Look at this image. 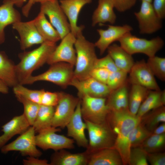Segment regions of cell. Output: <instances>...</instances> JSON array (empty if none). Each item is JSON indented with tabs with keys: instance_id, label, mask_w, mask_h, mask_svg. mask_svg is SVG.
I'll return each mask as SVG.
<instances>
[{
	"instance_id": "cell-1",
	"label": "cell",
	"mask_w": 165,
	"mask_h": 165,
	"mask_svg": "<svg viewBox=\"0 0 165 165\" xmlns=\"http://www.w3.org/2000/svg\"><path fill=\"white\" fill-rule=\"evenodd\" d=\"M107 120L116 135L114 147L121 156L123 165L128 164L131 148L130 134L141 122V118L131 113L128 108L110 111Z\"/></svg>"
},
{
	"instance_id": "cell-2",
	"label": "cell",
	"mask_w": 165,
	"mask_h": 165,
	"mask_svg": "<svg viewBox=\"0 0 165 165\" xmlns=\"http://www.w3.org/2000/svg\"><path fill=\"white\" fill-rule=\"evenodd\" d=\"M57 46L56 43L46 41L32 50L20 53V61L15 65L19 84L24 85L33 72L46 63Z\"/></svg>"
},
{
	"instance_id": "cell-3",
	"label": "cell",
	"mask_w": 165,
	"mask_h": 165,
	"mask_svg": "<svg viewBox=\"0 0 165 165\" xmlns=\"http://www.w3.org/2000/svg\"><path fill=\"white\" fill-rule=\"evenodd\" d=\"M82 31L77 34L74 46L76 59L74 65V78L79 80L90 77L97 59L94 44L87 40L83 35Z\"/></svg>"
},
{
	"instance_id": "cell-4",
	"label": "cell",
	"mask_w": 165,
	"mask_h": 165,
	"mask_svg": "<svg viewBox=\"0 0 165 165\" xmlns=\"http://www.w3.org/2000/svg\"><path fill=\"white\" fill-rule=\"evenodd\" d=\"M84 121L89 138L87 152L90 153L101 149L114 147L116 135L107 120L99 124Z\"/></svg>"
},
{
	"instance_id": "cell-5",
	"label": "cell",
	"mask_w": 165,
	"mask_h": 165,
	"mask_svg": "<svg viewBox=\"0 0 165 165\" xmlns=\"http://www.w3.org/2000/svg\"><path fill=\"white\" fill-rule=\"evenodd\" d=\"M118 41L120 46L130 55L141 53L148 57L155 56L164 43L163 39L159 36L148 40L137 37L131 32L125 34Z\"/></svg>"
},
{
	"instance_id": "cell-6",
	"label": "cell",
	"mask_w": 165,
	"mask_h": 165,
	"mask_svg": "<svg viewBox=\"0 0 165 165\" xmlns=\"http://www.w3.org/2000/svg\"><path fill=\"white\" fill-rule=\"evenodd\" d=\"M45 72L35 76H31L25 84H31L39 81L49 82L63 88L70 85L74 78V66L64 62H59L50 65Z\"/></svg>"
},
{
	"instance_id": "cell-7",
	"label": "cell",
	"mask_w": 165,
	"mask_h": 165,
	"mask_svg": "<svg viewBox=\"0 0 165 165\" xmlns=\"http://www.w3.org/2000/svg\"><path fill=\"white\" fill-rule=\"evenodd\" d=\"M80 99L81 113L84 120L98 124L107 121L110 110L106 104V98L85 95Z\"/></svg>"
},
{
	"instance_id": "cell-8",
	"label": "cell",
	"mask_w": 165,
	"mask_h": 165,
	"mask_svg": "<svg viewBox=\"0 0 165 165\" xmlns=\"http://www.w3.org/2000/svg\"><path fill=\"white\" fill-rule=\"evenodd\" d=\"M61 131L60 128L52 127L40 131L35 136L37 146L44 150L51 149L55 151L73 148L74 140L56 133Z\"/></svg>"
},
{
	"instance_id": "cell-9",
	"label": "cell",
	"mask_w": 165,
	"mask_h": 165,
	"mask_svg": "<svg viewBox=\"0 0 165 165\" xmlns=\"http://www.w3.org/2000/svg\"><path fill=\"white\" fill-rule=\"evenodd\" d=\"M35 133L34 127L31 126L15 140L3 146L1 148V152L6 153L11 151H17L23 156L37 158L40 156L42 153L36 147Z\"/></svg>"
},
{
	"instance_id": "cell-10",
	"label": "cell",
	"mask_w": 165,
	"mask_h": 165,
	"mask_svg": "<svg viewBox=\"0 0 165 165\" xmlns=\"http://www.w3.org/2000/svg\"><path fill=\"white\" fill-rule=\"evenodd\" d=\"M40 11L48 16L50 22L59 33L61 39L71 32L69 22L57 0L40 3Z\"/></svg>"
},
{
	"instance_id": "cell-11",
	"label": "cell",
	"mask_w": 165,
	"mask_h": 165,
	"mask_svg": "<svg viewBox=\"0 0 165 165\" xmlns=\"http://www.w3.org/2000/svg\"><path fill=\"white\" fill-rule=\"evenodd\" d=\"M134 15L141 34H152L162 27V19L157 15L151 2L141 1L139 10L135 12Z\"/></svg>"
},
{
	"instance_id": "cell-12",
	"label": "cell",
	"mask_w": 165,
	"mask_h": 165,
	"mask_svg": "<svg viewBox=\"0 0 165 165\" xmlns=\"http://www.w3.org/2000/svg\"><path fill=\"white\" fill-rule=\"evenodd\" d=\"M79 97L63 92L55 107L52 127L64 128L71 119L80 101Z\"/></svg>"
},
{
	"instance_id": "cell-13",
	"label": "cell",
	"mask_w": 165,
	"mask_h": 165,
	"mask_svg": "<svg viewBox=\"0 0 165 165\" xmlns=\"http://www.w3.org/2000/svg\"><path fill=\"white\" fill-rule=\"evenodd\" d=\"M132 84L144 87L150 90H160L155 76L144 60L134 62L129 73Z\"/></svg>"
},
{
	"instance_id": "cell-14",
	"label": "cell",
	"mask_w": 165,
	"mask_h": 165,
	"mask_svg": "<svg viewBox=\"0 0 165 165\" xmlns=\"http://www.w3.org/2000/svg\"><path fill=\"white\" fill-rule=\"evenodd\" d=\"M76 36L71 32L61 40L60 44L49 57L47 63L51 65L59 62L68 63L74 66L76 59V54L74 45Z\"/></svg>"
},
{
	"instance_id": "cell-15",
	"label": "cell",
	"mask_w": 165,
	"mask_h": 165,
	"mask_svg": "<svg viewBox=\"0 0 165 165\" xmlns=\"http://www.w3.org/2000/svg\"><path fill=\"white\" fill-rule=\"evenodd\" d=\"M70 85L77 89L78 97L80 99L85 95L106 98L112 91L107 84L100 82L91 77L82 80L73 78Z\"/></svg>"
},
{
	"instance_id": "cell-16",
	"label": "cell",
	"mask_w": 165,
	"mask_h": 165,
	"mask_svg": "<svg viewBox=\"0 0 165 165\" xmlns=\"http://www.w3.org/2000/svg\"><path fill=\"white\" fill-rule=\"evenodd\" d=\"M12 28L19 35L20 48L22 50L35 45L41 44L45 41L38 31L34 20L26 22H17L12 24Z\"/></svg>"
},
{
	"instance_id": "cell-17",
	"label": "cell",
	"mask_w": 165,
	"mask_h": 165,
	"mask_svg": "<svg viewBox=\"0 0 165 165\" xmlns=\"http://www.w3.org/2000/svg\"><path fill=\"white\" fill-rule=\"evenodd\" d=\"M107 29H97L99 35L98 40L94 43L99 50L101 55L104 54L112 43L118 40L126 33L131 32L132 27L128 24L122 26L108 25Z\"/></svg>"
},
{
	"instance_id": "cell-18",
	"label": "cell",
	"mask_w": 165,
	"mask_h": 165,
	"mask_svg": "<svg viewBox=\"0 0 165 165\" xmlns=\"http://www.w3.org/2000/svg\"><path fill=\"white\" fill-rule=\"evenodd\" d=\"M66 127L68 136L72 138L79 147L86 148L88 145V140L85 132L86 129V125L82 120L80 99Z\"/></svg>"
},
{
	"instance_id": "cell-19",
	"label": "cell",
	"mask_w": 165,
	"mask_h": 165,
	"mask_svg": "<svg viewBox=\"0 0 165 165\" xmlns=\"http://www.w3.org/2000/svg\"><path fill=\"white\" fill-rule=\"evenodd\" d=\"M92 0H60V6L69 21L71 32L75 36L80 31H82L83 25L77 24L79 13L85 5L91 2Z\"/></svg>"
},
{
	"instance_id": "cell-20",
	"label": "cell",
	"mask_w": 165,
	"mask_h": 165,
	"mask_svg": "<svg viewBox=\"0 0 165 165\" xmlns=\"http://www.w3.org/2000/svg\"><path fill=\"white\" fill-rule=\"evenodd\" d=\"M31 125L24 115L15 116L2 127L3 134L0 136V149L15 135L21 134Z\"/></svg>"
},
{
	"instance_id": "cell-21",
	"label": "cell",
	"mask_w": 165,
	"mask_h": 165,
	"mask_svg": "<svg viewBox=\"0 0 165 165\" xmlns=\"http://www.w3.org/2000/svg\"><path fill=\"white\" fill-rule=\"evenodd\" d=\"M89 153L83 152L72 153L65 149L55 151L52 155L50 165H88Z\"/></svg>"
},
{
	"instance_id": "cell-22",
	"label": "cell",
	"mask_w": 165,
	"mask_h": 165,
	"mask_svg": "<svg viewBox=\"0 0 165 165\" xmlns=\"http://www.w3.org/2000/svg\"><path fill=\"white\" fill-rule=\"evenodd\" d=\"M88 165H122V158L114 148H105L89 153Z\"/></svg>"
},
{
	"instance_id": "cell-23",
	"label": "cell",
	"mask_w": 165,
	"mask_h": 165,
	"mask_svg": "<svg viewBox=\"0 0 165 165\" xmlns=\"http://www.w3.org/2000/svg\"><path fill=\"white\" fill-rule=\"evenodd\" d=\"M11 0H4L0 6V45L5 40V29L8 26L21 21L20 13L14 7Z\"/></svg>"
},
{
	"instance_id": "cell-24",
	"label": "cell",
	"mask_w": 165,
	"mask_h": 165,
	"mask_svg": "<svg viewBox=\"0 0 165 165\" xmlns=\"http://www.w3.org/2000/svg\"><path fill=\"white\" fill-rule=\"evenodd\" d=\"M112 0H98L97 7L94 11L92 18V26L109 23L113 24L116 22V16Z\"/></svg>"
},
{
	"instance_id": "cell-25",
	"label": "cell",
	"mask_w": 165,
	"mask_h": 165,
	"mask_svg": "<svg viewBox=\"0 0 165 165\" xmlns=\"http://www.w3.org/2000/svg\"><path fill=\"white\" fill-rule=\"evenodd\" d=\"M107 50L118 68L129 73L135 62L132 55L116 44H112Z\"/></svg>"
},
{
	"instance_id": "cell-26",
	"label": "cell",
	"mask_w": 165,
	"mask_h": 165,
	"mask_svg": "<svg viewBox=\"0 0 165 165\" xmlns=\"http://www.w3.org/2000/svg\"><path fill=\"white\" fill-rule=\"evenodd\" d=\"M129 93L127 82L111 91L106 98V104L110 111H118L128 108Z\"/></svg>"
},
{
	"instance_id": "cell-27",
	"label": "cell",
	"mask_w": 165,
	"mask_h": 165,
	"mask_svg": "<svg viewBox=\"0 0 165 165\" xmlns=\"http://www.w3.org/2000/svg\"><path fill=\"white\" fill-rule=\"evenodd\" d=\"M15 65L4 52H0V79L9 87H13L19 84Z\"/></svg>"
},
{
	"instance_id": "cell-28",
	"label": "cell",
	"mask_w": 165,
	"mask_h": 165,
	"mask_svg": "<svg viewBox=\"0 0 165 165\" xmlns=\"http://www.w3.org/2000/svg\"><path fill=\"white\" fill-rule=\"evenodd\" d=\"M33 20L38 31L45 41L56 43L61 40L57 31L42 12L40 11Z\"/></svg>"
},
{
	"instance_id": "cell-29",
	"label": "cell",
	"mask_w": 165,
	"mask_h": 165,
	"mask_svg": "<svg viewBox=\"0 0 165 165\" xmlns=\"http://www.w3.org/2000/svg\"><path fill=\"white\" fill-rule=\"evenodd\" d=\"M55 108L40 104L37 116L32 126L36 133H38L52 127Z\"/></svg>"
},
{
	"instance_id": "cell-30",
	"label": "cell",
	"mask_w": 165,
	"mask_h": 165,
	"mask_svg": "<svg viewBox=\"0 0 165 165\" xmlns=\"http://www.w3.org/2000/svg\"><path fill=\"white\" fill-rule=\"evenodd\" d=\"M129 94V109L131 113L136 115L141 104L146 97L150 90L140 85L132 84Z\"/></svg>"
},
{
	"instance_id": "cell-31",
	"label": "cell",
	"mask_w": 165,
	"mask_h": 165,
	"mask_svg": "<svg viewBox=\"0 0 165 165\" xmlns=\"http://www.w3.org/2000/svg\"><path fill=\"white\" fill-rule=\"evenodd\" d=\"M161 91L150 90L138 110L136 115L141 118L153 109L164 105L161 99Z\"/></svg>"
},
{
	"instance_id": "cell-32",
	"label": "cell",
	"mask_w": 165,
	"mask_h": 165,
	"mask_svg": "<svg viewBox=\"0 0 165 165\" xmlns=\"http://www.w3.org/2000/svg\"><path fill=\"white\" fill-rule=\"evenodd\" d=\"M141 123L152 132L160 123L165 122V108L164 106L153 109L141 118Z\"/></svg>"
},
{
	"instance_id": "cell-33",
	"label": "cell",
	"mask_w": 165,
	"mask_h": 165,
	"mask_svg": "<svg viewBox=\"0 0 165 165\" xmlns=\"http://www.w3.org/2000/svg\"><path fill=\"white\" fill-rule=\"evenodd\" d=\"M165 145V134H152L140 146L147 153L160 152L164 149Z\"/></svg>"
},
{
	"instance_id": "cell-34",
	"label": "cell",
	"mask_w": 165,
	"mask_h": 165,
	"mask_svg": "<svg viewBox=\"0 0 165 165\" xmlns=\"http://www.w3.org/2000/svg\"><path fill=\"white\" fill-rule=\"evenodd\" d=\"M17 100L24 106V114L31 126L35 120L40 104L29 100L18 94H14Z\"/></svg>"
},
{
	"instance_id": "cell-35",
	"label": "cell",
	"mask_w": 165,
	"mask_h": 165,
	"mask_svg": "<svg viewBox=\"0 0 165 165\" xmlns=\"http://www.w3.org/2000/svg\"><path fill=\"white\" fill-rule=\"evenodd\" d=\"M152 134L141 122L131 131L129 140L130 147L140 146L143 142Z\"/></svg>"
},
{
	"instance_id": "cell-36",
	"label": "cell",
	"mask_w": 165,
	"mask_h": 165,
	"mask_svg": "<svg viewBox=\"0 0 165 165\" xmlns=\"http://www.w3.org/2000/svg\"><path fill=\"white\" fill-rule=\"evenodd\" d=\"M146 62L154 76L165 81V58L155 55L148 57Z\"/></svg>"
},
{
	"instance_id": "cell-37",
	"label": "cell",
	"mask_w": 165,
	"mask_h": 165,
	"mask_svg": "<svg viewBox=\"0 0 165 165\" xmlns=\"http://www.w3.org/2000/svg\"><path fill=\"white\" fill-rule=\"evenodd\" d=\"M13 88L14 94H19L29 100L41 104V96L44 90L30 89L20 84H17Z\"/></svg>"
},
{
	"instance_id": "cell-38",
	"label": "cell",
	"mask_w": 165,
	"mask_h": 165,
	"mask_svg": "<svg viewBox=\"0 0 165 165\" xmlns=\"http://www.w3.org/2000/svg\"><path fill=\"white\" fill-rule=\"evenodd\" d=\"M147 153L141 147H131L128 164L130 165H148Z\"/></svg>"
},
{
	"instance_id": "cell-39",
	"label": "cell",
	"mask_w": 165,
	"mask_h": 165,
	"mask_svg": "<svg viewBox=\"0 0 165 165\" xmlns=\"http://www.w3.org/2000/svg\"><path fill=\"white\" fill-rule=\"evenodd\" d=\"M127 74L120 70L110 72L106 84L111 90L116 89L127 82Z\"/></svg>"
},
{
	"instance_id": "cell-40",
	"label": "cell",
	"mask_w": 165,
	"mask_h": 165,
	"mask_svg": "<svg viewBox=\"0 0 165 165\" xmlns=\"http://www.w3.org/2000/svg\"><path fill=\"white\" fill-rule=\"evenodd\" d=\"M61 92L43 91L41 96V105L55 107L58 103Z\"/></svg>"
},
{
	"instance_id": "cell-41",
	"label": "cell",
	"mask_w": 165,
	"mask_h": 165,
	"mask_svg": "<svg viewBox=\"0 0 165 165\" xmlns=\"http://www.w3.org/2000/svg\"><path fill=\"white\" fill-rule=\"evenodd\" d=\"M95 68L105 69L110 72L119 70L116 65L112 59L108 54L103 57L97 58L95 64L94 68Z\"/></svg>"
},
{
	"instance_id": "cell-42",
	"label": "cell",
	"mask_w": 165,
	"mask_h": 165,
	"mask_svg": "<svg viewBox=\"0 0 165 165\" xmlns=\"http://www.w3.org/2000/svg\"><path fill=\"white\" fill-rule=\"evenodd\" d=\"M110 73L108 70L105 69L95 68L91 71L90 77L106 84Z\"/></svg>"
},
{
	"instance_id": "cell-43",
	"label": "cell",
	"mask_w": 165,
	"mask_h": 165,
	"mask_svg": "<svg viewBox=\"0 0 165 165\" xmlns=\"http://www.w3.org/2000/svg\"><path fill=\"white\" fill-rule=\"evenodd\" d=\"M114 8L118 11L123 12L129 10L135 4L137 0H112Z\"/></svg>"
},
{
	"instance_id": "cell-44",
	"label": "cell",
	"mask_w": 165,
	"mask_h": 165,
	"mask_svg": "<svg viewBox=\"0 0 165 165\" xmlns=\"http://www.w3.org/2000/svg\"><path fill=\"white\" fill-rule=\"evenodd\" d=\"M147 159L151 165H165V153L160 152L147 153Z\"/></svg>"
},
{
	"instance_id": "cell-45",
	"label": "cell",
	"mask_w": 165,
	"mask_h": 165,
	"mask_svg": "<svg viewBox=\"0 0 165 165\" xmlns=\"http://www.w3.org/2000/svg\"><path fill=\"white\" fill-rule=\"evenodd\" d=\"M153 8L157 15L162 19L165 17V0H154Z\"/></svg>"
},
{
	"instance_id": "cell-46",
	"label": "cell",
	"mask_w": 165,
	"mask_h": 165,
	"mask_svg": "<svg viewBox=\"0 0 165 165\" xmlns=\"http://www.w3.org/2000/svg\"><path fill=\"white\" fill-rule=\"evenodd\" d=\"M23 163L24 165H50L47 160L39 159L33 156H29L23 160Z\"/></svg>"
},
{
	"instance_id": "cell-47",
	"label": "cell",
	"mask_w": 165,
	"mask_h": 165,
	"mask_svg": "<svg viewBox=\"0 0 165 165\" xmlns=\"http://www.w3.org/2000/svg\"><path fill=\"white\" fill-rule=\"evenodd\" d=\"M52 0H28V3L23 7L22 12L24 16L28 17L32 5L35 3H41L45 1Z\"/></svg>"
},
{
	"instance_id": "cell-48",
	"label": "cell",
	"mask_w": 165,
	"mask_h": 165,
	"mask_svg": "<svg viewBox=\"0 0 165 165\" xmlns=\"http://www.w3.org/2000/svg\"><path fill=\"white\" fill-rule=\"evenodd\" d=\"M165 123H162L158 126L152 132V134H160L165 133Z\"/></svg>"
},
{
	"instance_id": "cell-49",
	"label": "cell",
	"mask_w": 165,
	"mask_h": 165,
	"mask_svg": "<svg viewBox=\"0 0 165 165\" xmlns=\"http://www.w3.org/2000/svg\"><path fill=\"white\" fill-rule=\"evenodd\" d=\"M9 86L2 81L0 79V93L7 94L9 92Z\"/></svg>"
},
{
	"instance_id": "cell-50",
	"label": "cell",
	"mask_w": 165,
	"mask_h": 165,
	"mask_svg": "<svg viewBox=\"0 0 165 165\" xmlns=\"http://www.w3.org/2000/svg\"><path fill=\"white\" fill-rule=\"evenodd\" d=\"M14 5L18 7H21L27 0H11Z\"/></svg>"
},
{
	"instance_id": "cell-51",
	"label": "cell",
	"mask_w": 165,
	"mask_h": 165,
	"mask_svg": "<svg viewBox=\"0 0 165 165\" xmlns=\"http://www.w3.org/2000/svg\"><path fill=\"white\" fill-rule=\"evenodd\" d=\"M141 1H145L151 3L152 0H141Z\"/></svg>"
}]
</instances>
